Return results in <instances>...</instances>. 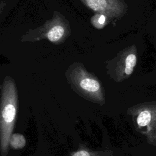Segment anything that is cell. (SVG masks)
<instances>
[{"label": "cell", "mask_w": 156, "mask_h": 156, "mask_svg": "<svg viewBox=\"0 0 156 156\" xmlns=\"http://www.w3.org/2000/svg\"><path fill=\"white\" fill-rule=\"evenodd\" d=\"M73 156H90V155L85 151H80L75 153Z\"/></svg>", "instance_id": "obj_7"}, {"label": "cell", "mask_w": 156, "mask_h": 156, "mask_svg": "<svg viewBox=\"0 0 156 156\" xmlns=\"http://www.w3.org/2000/svg\"><path fill=\"white\" fill-rule=\"evenodd\" d=\"M136 63V56L135 54H129L125 60L124 73L127 75H130L133 71V68Z\"/></svg>", "instance_id": "obj_2"}, {"label": "cell", "mask_w": 156, "mask_h": 156, "mask_svg": "<svg viewBox=\"0 0 156 156\" xmlns=\"http://www.w3.org/2000/svg\"><path fill=\"white\" fill-rule=\"evenodd\" d=\"M80 85L83 90L90 92L97 91L100 88L99 83L97 80L89 78H85L82 80Z\"/></svg>", "instance_id": "obj_1"}, {"label": "cell", "mask_w": 156, "mask_h": 156, "mask_svg": "<svg viewBox=\"0 0 156 156\" xmlns=\"http://www.w3.org/2000/svg\"><path fill=\"white\" fill-rule=\"evenodd\" d=\"M87 5L95 11L104 10L107 7L106 0H86Z\"/></svg>", "instance_id": "obj_4"}, {"label": "cell", "mask_w": 156, "mask_h": 156, "mask_svg": "<svg viewBox=\"0 0 156 156\" xmlns=\"http://www.w3.org/2000/svg\"><path fill=\"white\" fill-rule=\"evenodd\" d=\"M64 34V29L61 26H56L53 27L48 34V38L51 41H58Z\"/></svg>", "instance_id": "obj_3"}, {"label": "cell", "mask_w": 156, "mask_h": 156, "mask_svg": "<svg viewBox=\"0 0 156 156\" xmlns=\"http://www.w3.org/2000/svg\"><path fill=\"white\" fill-rule=\"evenodd\" d=\"M10 144L14 149L22 148L24 146L26 141L24 136L18 133L13 134L10 139Z\"/></svg>", "instance_id": "obj_5"}, {"label": "cell", "mask_w": 156, "mask_h": 156, "mask_svg": "<svg viewBox=\"0 0 156 156\" xmlns=\"http://www.w3.org/2000/svg\"><path fill=\"white\" fill-rule=\"evenodd\" d=\"M105 18L104 15H100L98 18V23L101 24V25H102L104 24V22H105Z\"/></svg>", "instance_id": "obj_8"}, {"label": "cell", "mask_w": 156, "mask_h": 156, "mask_svg": "<svg viewBox=\"0 0 156 156\" xmlns=\"http://www.w3.org/2000/svg\"><path fill=\"white\" fill-rule=\"evenodd\" d=\"M151 119V114L148 110L142 111L137 118V124L140 126L147 125Z\"/></svg>", "instance_id": "obj_6"}]
</instances>
